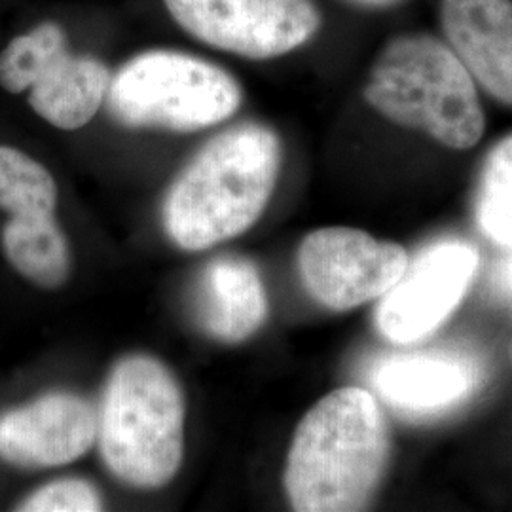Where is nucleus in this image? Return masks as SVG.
Returning a JSON list of instances; mask_svg holds the SVG:
<instances>
[{
    "label": "nucleus",
    "instance_id": "f3484780",
    "mask_svg": "<svg viewBox=\"0 0 512 512\" xmlns=\"http://www.w3.org/2000/svg\"><path fill=\"white\" fill-rule=\"evenodd\" d=\"M103 497L84 478H61L25 497L18 507L23 512H97Z\"/></svg>",
    "mask_w": 512,
    "mask_h": 512
},
{
    "label": "nucleus",
    "instance_id": "1a4fd4ad",
    "mask_svg": "<svg viewBox=\"0 0 512 512\" xmlns=\"http://www.w3.org/2000/svg\"><path fill=\"white\" fill-rule=\"evenodd\" d=\"M478 266L480 256L469 243L448 239L427 247L380 296L374 313L376 329L393 344L429 336L458 308Z\"/></svg>",
    "mask_w": 512,
    "mask_h": 512
},
{
    "label": "nucleus",
    "instance_id": "f8f14e48",
    "mask_svg": "<svg viewBox=\"0 0 512 512\" xmlns=\"http://www.w3.org/2000/svg\"><path fill=\"white\" fill-rule=\"evenodd\" d=\"M476 366L452 353H410L382 359L372 370L378 397L408 414H437L463 403L476 387Z\"/></svg>",
    "mask_w": 512,
    "mask_h": 512
},
{
    "label": "nucleus",
    "instance_id": "f257e3e1",
    "mask_svg": "<svg viewBox=\"0 0 512 512\" xmlns=\"http://www.w3.org/2000/svg\"><path fill=\"white\" fill-rule=\"evenodd\" d=\"M283 147L274 129L243 122L209 139L165 194V234L184 251H205L247 232L274 194Z\"/></svg>",
    "mask_w": 512,
    "mask_h": 512
},
{
    "label": "nucleus",
    "instance_id": "ddd939ff",
    "mask_svg": "<svg viewBox=\"0 0 512 512\" xmlns=\"http://www.w3.org/2000/svg\"><path fill=\"white\" fill-rule=\"evenodd\" d=\"M196 306L205 332L230 344L251 338L268 317L262 277L241 256H219L203 268Z\"/></svg>",
    "mask_w": 512,
    "mask_h": 512
},
{
    "label": "nucleus",
    "instance_id": "6e6552de",
    "mask_svg": "<svg viewBox=\"0 0 512 512\" xmlns=\"http://www.w3.org/2000/svg\"><path fill=\"white\" fill-rule=\"evenodd\" d=\"M399 243L365 230L332 226L313 230L298 247V274L325 308L348 311L387 293L408 268Z\"/></svg>",
    "mask_w": 512,
    "mask_h": 512
},
{
    "label": "nucleus",
    "instance_id": "7ed1b4c3",
    "mask_svg": "<svg viewBox=\"0 0 512 512\" xmlns=\"http://www.w3.org/2000/svg\"><path fill=\"white\" fill-rule=\"evenodd\" d=\"M363 97L385 120L452 150L476 147L486 129L478 86L444 38L387 40L366 74Z\"/></svg>",
    "mask_w": 512,
    "mask_h": 512
},
{
    "label": "nucleus",
    "instance_id": "a211bd4d",
    "mask_svg": "<svg viewBox=\"0 0 512 512\" xmlns=\"http://www.w3.org/2000/svg\"><path fill=\"white\" fill-rule=\"evenodd\" d=\"M346 2L353 6H359V8H366V10H387V8L401 4L404 0H346Z\"/></svg>",
    "mask_w": 512,
    "mask_h": 512
},
{
    "label": "nucleus",
    "instance_id": "9b49d317",
    "mask_svg": "<svg viewBox=\"0 0 512 512\" xmlns=\"http://www.w3.org/2000/svg\"><path fill=\"white\" fill-rule=\"evenodd\" d=\"M450 50L495 101L512 109V0H440Z\"/></svg>",
    "mask_w": 512,
    "mask_h": 512
},
{
    "label": "nucleus",
    "instance_id": "39448f33",
    "mask_svg": "<svg viewBox=\"0 0 512 512\" xmlns=\"http://www.w3.org/2000/svg\"><path fill=\"white\" fill-rule=\"evenodd\" d=\"M243 101L238 78L217 63L169 48L129 57L112 74L107 109L124 128L194 133L230 120Z\"/></svg>",
    "mask_w": 512,
    "mask_h": 512
},
{
    "label": "nucleus",
    "instance_id": "6ab92c4d",
    "mask_svg": "<svg viewBox=\"0 0 512 512\" xmlns=\"http://www.w3.org/2000/svg\"><path fill=\"white\" fill-rule=\"evenodd\" d=\"M497 277H499V287H501V291L509 294L512 298V258H509V260L501 266Z\"/></svg>",
    "mask_w": 512,
    "mask_h": 512
},
{
    "label": "nucleus",
    "instance_id": "2eb2a0df",
    "mask_svg": "<svg viewBox=\"0 0 512 512\" xmlns=\"http://www.w3.org/2000/svg\"><path fill=\"white\" fill-rule=\"evenodd\" d=\"M57 183L52 171L21 148L0 143V209L10 217L54 215Z\"/></svg>",
    "mask_w": 512,
    "mask_h": 512
},
{
    "label": "nucleus",
    "instance_id": "9d476101",
    "mask_svg": "<svg viewBox=\"0 0 512 512\" xmlns=\"http://www.w3.org/2000/svg\"><path fill=\"white\" fill-rule=\"evenodd\" d=\"M97 442V410L86 399L55 391L0 416V459L48 469L82 458Z\"/></svg>",
    "mask_w": 512,
    "mask_h": 512
},
{
    "label": "nucleus",
    "instance_id": "20e7f679",
    "mask_svg": "<svg viewBox=\"0 0 512 512\" xmlns=\"http://www.w3.org/2000/svg\"><path fill=\"white\" fill-rule=\"evenodd\" d=\"M186 403L167 366L128 355L110 370L97 412V444L110 473L139 490L167 486L183 465Z\"/></svg>",
    "mask_w": 512,
    "mask_h": 512
},
{
    "label": "nucleus",
    "instance_id": "423d86ee",
    "mask_svg": "<svg viewBox=\"0 0 512 512\" xmlns=\"http://www.w3.org/2000/svg\"><path fill=\"white\" fill-rule=\"evenodd\" d=\"M109 65L76 52L67 29L42 18L0 48V90L25 95L40 120L61 131L88 126L109 92Z\"/></svg>",
    "mask_w": 512,
    "mask_h": 512
},
{
    "label": "nucleus",
    "instance_id": "4468645a",
    "mask_svg": "<svg viewBox=\"0 0 512 512\" xmlns=\"http://www.w3.org/2000/svg\"><path fill=\"white\" fill-rule=\"evenodd\" d=\"M2 251L21 277L54 291L71 275V249L54 215L12 217L2 230Z\"/></svg>",
    "mask_w": 512,
    "mask_h": 512
},
{
    "label": "nucleus",
    "instance_id": "f03ea898",
    "mask_svg": "<svg viewBox=\"0 0 512 512\" xmlns=\"http://www.w3.org/2000/svg\"><path fill=\"white\" fill-rule=\"evenodd\" d=\"M389 431L376 397L357 385L325 395L298 423L283 486L294 511H363L389 465Z\"/></svg>",
    "mask_w": 512,
    "mask_h": 512
},
{
    "label": "nucleus",
    "instance_id": "dca6fc26",
    "mask_svg": "<svg viewBox=\"0 0 512 512\" xmlns=\"http://www.w3.org/2000/svg\"><path fill=\"white\" fill-rule=\"evenodd\" d=\"M475 213L486 238L512 247V133L488 152L482 164Z\"/></svg>",
    "mask_w": 512,
    "mask_h": 512
},
{
    "label": "nucleus",
    "instance_id": "0eeeda50",
    "mask_svg": "<svg viewBox=\"0 0 512 512\" xmlns=\"http://www.w3.org/2000/svg\"><path fill=\"white\" fill-rule=\"evenodd\" d=\"M186 35L209 48L266 61L310 44L323 16L313 0H164Z\"/></svg>",
    "mask_w": 512,
    "mask_h": 512
}]
</instances>
